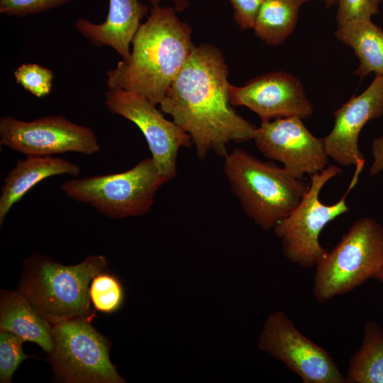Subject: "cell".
<instances>
[{
    "label": "cell",
    "mask_w": 383,
    "mask_h": 383,
    "mask_svg": "<svg viewBox=\"0 0 383 383\" xmlns=\"http://www.w3.org/2000/svg\"><path fill=\"white\" fill-rule=\"evenodd\" d=\"M228 73L219 48L209 43L194 45L159 104L162 112L191 136L201 159L209 152L224 157L230 142L252 140L257 128L231 106Z\"/></svg>",
    "instance_id": "6da1fadb"
},
{
    "label": "cell",
    "mask_w": 383,
    "mask_h": 383,
    "mask_svg": "<svg viewBox=\"0 0 383 383\" xmlns=\"http://www.w3.org/2000/svg\"><path fill=\"white\" fill-rule=\"evenodd\" d=\"M175 11L152 6L133 39L130 57L106 72L109 89L140 94L155 105L161 102L194 46L191 27Z\"/></svg>",
    "instance_id": "7a4b0ae2"
},
{
    "label": "cell",
    "mask_w": 383,
    "mask_h": 383,
    "mask_svg": "<svg viewBox=\"0 0 383 383\" xmlns=\"http://www.w3.org/2000/svg\"><path fill=\"white\" fill-rule=\"evenodd\" d=\"M107 268L104 255H91L74 265H64L40 254L25 260L20 291L52 325L77 317L94 316L89 285Z\"/></svg>",
    "instance_id": "3957f363"
},
{
    "label": "cell",
    "mask_w": 383,
    "mask_h": 383,
    "mask_svg": "<svg viewBox=\"0 0 383 383\" xmlns=\"http://www.w3.org/2000/svg\"><path fill=\"white\" fill-rule=\"evenodd\" d=\"M224 172L246 215L262 229L274 226L298 205L309 184L283 167L235 148L224 157Z\"/></svg>",
    "instance_id": "277c9868"
},
{
    "label": "cell",
    "mask_w": 383,
    "mask_h": 383,
    "mask_svg": "<svg viewBox=\"0 0 383 383\" xmlns=\"http://www.w3.org/2000/svg\"><path fill=\"white\" fill-rule=\"evenodd\" d=\"M383 265V226L375 219L355 221L316 265L313 294L320 303L362 285Z\"/></svg>",
    "instance_id": "5b68a950"
},
{
    "label": "cell",
    "mask_w": 383,
    "mask_h": 383,
    "mask_svg": "<svg viewBox=\"0 0 383 383\" xmlns=\"http://www.w3.org/2000/svg\"><path fill=\"white\" fill-rule=\"evenodd\" d=\"M364 166L355 167L352 180L343 197L333 204H324L319 194L333 177L341 173V168L331 165L310 176L308 189L298 205L273 228L280 239L284 256L293 264L309 269L325 257L328 250L321 246L319 235L324 227L338 216L349 211L348 194L357 184Z\"/></svg>",
    "instance_id": "8992f818"
},
{
    "label": "cell",
    "mask_w": 383,
    "mask_h": 383,
    "mask_svg": "<svg viewBox=\"0 0 383 383\" xmlns=\"http://www.w3.org/2000/svg\"><path fill=\"white\" fill-rule=\"evenodd\" d=\"M167 182L152 158L148 157L123 172L71 178L61 188L69 198L118 219L146 213L157 192Z\"/></svg>",
    "instance_id": "52a82bcc"
},
{
    "label": "cell",
    "mask_w": 383,
    "mask_h": 383,
    "mask_svg": "<svg viewBox=\"0 0 383 383\" xmlns=\"http://www.w3.org/2000/svg\"><path fill=\"white\" fill-rule=\"evenodd\" d=\"M91 321L77 317L52 326L53 348L48 357L54 372L66 382H125L109 359V342Z\"/></svg>",
    "instance_id": "ba28073f"
},
{
    "label": "cell",
    "mask_w": 383,
    "mask_h": 383,
    "mask_svg": "<svg viewBox=\"0 0 383 383\" xmlns=\"http://www.w3.org/2000/svg\"><path fill=\"white\" fill-rule=\"evenodd\" d=\"M0 143L26 156L79 152L91 155L101 145L94 131L62 115L23 121L11 116L0 118Z\"/></svg>",
    "instance_id": "9c48e42d"
},
{
    "label": "cell",
    "mask_w": 383,
    "mask_h": 383,
    "mask_svg": "<svg viewBox=\"0 0 383 383\" xmlns=\"http://www.w3.org/2000/svg\"><path fill=\"white\" fill-rule=\"evenodd\" d=\"M104 104L111 113L138 127L158 170L169 181L172 179L177 174L179 150L193 144L191 136L174 121L165 118L155 104L140 94L109 89L105 93Z\"/></svg>",
    "instance_id": "30bf717a"
},
{
    "label": "cell",
    "mask_w": 383,
    "mask_h": 383,
    "mask_svg": "<svg viewBox=\"0 0 383 383\" xmlns=\"http://www.w3.org/2000/svg\"><path fill=\"white\" fill-rule=\"evenodd\" d=\"M258 346L284 363L304 383H347L327 351L303 335L282 311L267 318Z\"/></svg>",
    "instance_id": "8fae6325"
},
{
    "label": "cell",
    "mask_w": 383,
    "mask_h": 383,
    "mask_svg": "<svg viewBox=\"0 0 383 383\" xmlns=\"http://www.w3.org/2000/svg\"><path fill=\"white\" fill-rule=\"evenodd\" d=\"M252 140L264 156L281 162L298 177L311 176L328 166L323 138L313 135L298 116L262 122Z\"/></svg>",
    "instance_id": "7c38bea8"
},
{
    "label": "cell",
    "mask_w": 383,
    "mask_h": 383,
    "mask_svg": "<svg viewBox=\"0 0 383 383\" xmlns=\"http://www.w3.org/2000/svg\"><path fill=\"white\" fill-rule=\"evenodd\" d=\"M229 99L231 105L248 107L262 122L290 116L304 119L313 111L301 81L283 71L252 78L242 87L230 84Z\"/></svg>",
    "instance_id": "4fadbf2b"
},
{
    "label": "cell",
    "mask_w": 383,
    "mask_h": 383,
    "mask_svg": "<svg viewBox=\"0 0 383 383\" xmlns=\"http://www.w3.org/2000/svg\"><path fill=\"white\" fill-rule=\"evenodd\" d=\"M382 116L383 76L376 75L362 93L334 111V126L323 138L328 157L342 166L365 165L358 144L360 133L368 121Z\"/></svg>",
    "instance_id": "5bb4252c"
},
{
    "label": "cell",
    "mask_w": 383,
    "mask_h": 383,
    "mask_svg": "<svg viewBox=\"0 0 383 383\" xmlns=\"http://www.w3.org/2000/svg\"><path fill=\"white\" fill-rule=\"evenodd\" d=\"M149 11L148 6L140 0H109L108 14L104 22L95 23L79 18L74 27L94 45L110 46L123 60H127L133 39Z\"/></svg>",
    "instance_id": "9a60e30c"
},
{
    "label": "cell",
    "mask_w": 383,
    "mask_h": 383,
    "mask_svg": "<svg viewBox=\"0 0 383 383\" xmlns=\"http://www.w3.org/2000/svg\"><path fill=\"white\" fill-rule=\"evenodd\" d=\"M80 170L78 165L52 156H26L23 160H18L1 187L0 225L12 206L39 182L56 175L75 177Z\"/></svg>",
    "instance_id": "2e32d148"
},
{
    "label": "cell",
    "mask_w": 383,
    "mask_h": 383,
    "mask_svg": "<svg viewBox=\"0 0 383 383\" xmlns=\"http://www.w3.org/2000/svg\"><path fill=\"white\" fill-rule=\"evenodd\" d=\"M52 328L21 292L1 291L0 331L35 343L49 353L53 348Z\"/></svg>",
    "instance_id": "e0dca14e"
},
{
    "label": "cell",
    "mask_w": 383,
    "mask_h": 383,
    "mask_svg": "<svg viewBox=\"0 0 383 383\" xmlns=\"http://www.w3.org/2000/svg\"><path fill=\"white\" fill-rule=\"evenodd\" d=\"M336 38L353 48L360 63L354 74L360 79L370 73L383 76V30L371 18H357L338 26Z\"/></svg>",
    "instance_id": "ac0fdd59"
},
{
    "label": "cell",
    "mask_w": 383,
    "mask_h": 383,
    "mask_svg": "<svg viewBox=\"0 0 383 383\" xmlns=\"http://www.w3.org/2000/svg\"><path fill=\"white\" fill-rule=\"evenodd\" d=\"M310 0H264L253 30L267 44L283 43L295 29L300 8Z\"/></svg>",
    "instance_id": "d6986e66"
},
{
    "label": "cell",
    "mask_w": 383,
    "mask_h": 383,
    "mask_svg": "<svg viewBox=\"0 0 383 383\" xmlns=\"http://www.w3.org/2000/svg\"><path fill=\"white\" fill-rule=\"evenodd\" d=\"M347 383H383V328L374 321L363 328L359 350L350 357Z\"/></svg>",
    "instance_id": "ffe728a7"
},
{
    "label": "cell",
    "mask_w": 383,
    "mask_h": 383,
    "mask_svg": "<svg viewBox=\"0 0 383 383\" xmlns=\"http://www.w3.org/2000/svg\"><path fill=\"white\" fill-rule=\"evenodd\" d=\"M89 296L94 307L103 313H111L120 309L124 299L123 288L114 276L102 272L91 282Z\"/></svg>",
    "instance_id": "44dd1931"
},
{
    "label": "cell",
    "mask_w": 383,
    "mask_h": 383,
    "mask_svg": "<svg viewBox=\"0 0 383 383\" xmlns=\"http://www.w3.org/2000/svg\"><path fill=\"white\" fill-rule=\"evenodd\" d=\"M16 82L36 97L48 95L52 89L53 72L35 63L23 64L13 72Z\"/></svg>",
    "instance_id": "7402d4cb"
},
{
    "label": "cell",
    "mask_w": 383,
    "mask_h": 383,
    "mask_svg": "<svg viewBox=\"0 0 383 383\" xmlns=\"http://www.w3.org/2000/svg\"><path fill=\"white\" fill-rule=\"evenodd\" d=\"M24 340L18 335L1 331L0 333V382L9 383L21 362L28 357L22 350Z\"/></svg>",
    "instance_id": "603a6c76"
},
{
    "label": "cell",
    "mask_w": 383,
    "mask_h": 383,
    "mask_svg": "<svg viewBox=\"0 0 383 383\" xmlns=\"http://www.w3.org/2000/svg\"><path fill=\"white\" fill-rule=\"evenodd\" d=\"M71 0H0V13L23 17L60 7Z\"/></svg>",
    "instance_id": "cb8c5ba5"
},
{
    "label": "cell",
    "mask_w": 383,
    "mask_h": 383,
    "mask_svg": "<svg viewBox=\"0 0 383 383\" xmlns=\"http://www.w3.org/2000/svg\"><path fill=\"white\" fill-rule=\"evenodd\" d=\"M382 0H338V27L357 18H371L379 12Z\"/></svg>",
    "instance_id": "d4e9b609"
},
{
    "label": "cell",
    "mask_w": 383,
    "mask_h": 383,
    "mask_svg": "<svg viewBox=\"0 0 383 383\" xmlns=\"http://www.w3.org/2000/svg\"><path fill=\"white\" fill-rule=\"evenodd\" d=\"M235 23L242 30L253 28L258 11L264 0H229Z\"/></svg>",
    "instance_id": "484cf974"
},
{
    "label": "cell",
    "mask_w": 383,
    "mask_h": 383,
    "mask_svg": "<svg viewBox=\"0 0 383 383\" xmlns=\"http://www.w3.org/2000/svg\"><path fill=\"white\" fill-rule=\"evenodd\" d=\"M372 161L369 176L374 177L383 171V134L374 138L371 145Z\"/></svg>",
    "instance_id": "4316f807"
},
{
    "label": "cell",
    "mask_w": 383,
    "mask_h": 383,
    "mask_svg": "<svg viewBox=\"0 0 383 383\" xmlns=\"http://www.w3.org/2000/svg\"><path fill=\"white\" fill-rule=\"evenodd\" d=\"M174 1V8L176 11H182L189 5L188 0H173Z\"/></svg>",
    "instance_id": "83f0119b"
},
{
    "label": "cell",
    "mask_w": 383,
    "mask_h": 383,
    "mask_svg": "<svg viewBox=\"0 0 383 383\" xmlns=\"http://www.w3.org/2000/svg\"><path fill=\"white\" fill-rule=\"evenodd\" d=\"M372 279H375L383 284V265L380 270L374 275Z\"/></svg>",
    "instance_id": "f1b7e54d"
},
{
    "label": "cell",
    "mask_w": 383,
    "mask_h": 383,
    "mask_svg": "<svg viewBox=\"0 0 383 383\" xmlns=\"http://www.w3.org/2000/svg\"><path fill=\"white\" fill-rule=\"evenodd\" d=\"M338 0H323L325 2L326 7H331L333 5H335L338 4Z\"/></svg>",
    "instance_id": "f546056e"
},
{
    "label": "cell",
    "mask_w": 383,
    "mask_h": 383,
    "mask_svg": "<svg viewBox=\"0 0 383 383\" xmlns=\"http://www.w3.org/2000/svg\"><path fill=\"white\" fill-rule=\"evenodd\" d=\"M149 1L152 4V6H157L160 5L161 0H149Z\"/></svg>",
    "instance_id": "4dcf8cb0"
}]
</instances>
